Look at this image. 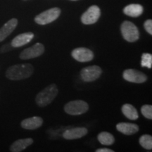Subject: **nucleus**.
Returning <instances> with one entry per match:
<instances>
[{"instance_id":"nucleus-8","label":"nucleus","mask_w":152,"mask_h":152,"mask_svg":"<svg viewBox=\"0 0 152 152\" xmlns=\"http://www.w3.org/2000/svg\"><path fill=\"white\" fill-rule=\"evenodd\" d=\"M100 15L99 7L96 5H93L82 15L81 21L85 25L94 24L99 20Z\"/></svg>"},{"instance_id":"nucleus-11","label":"nucleus","mask_w":152,"mask_h":152,"mask_svg":"<svg viewBox=\"0 0 152 152\" xmlns=\"http://www.w3.org/2000/svg\"><path fill=\"white\" fill-rule=\"evenodd\" d=\"M33 38L34 34L30 32L20 34L12 39L11 45L14 48H18V47H23L30 42Z\"/></svg>"},{"instance_id":"nucleus-12","label":"nucleus","mask_w":152,"mask_h":152,"mask_svg":"<svg viewBox=\"0 0 152 152\" xmlns=\"http://www.w3.org/2000/svg\"><path fill=\"white\" fill-rule=\"evenodd\" d=\"M87 132H88L87 129L83 127L68 129L63 132V137L66 140H76L85 136Z\"/></svg>"},{"instance_id":"nucleus-26","label":"nucleus","mask_w":152,"mask_h":152,"mask_svg":"<svg viewBox=\"0 0 152 152\" xmlns=\"http://www.w3.org/2000/svg\"><path fill=\"white\" fill-rule=\"evenodd\" d=\"M71 1H76V0H71Z\"/></svg>"},{"instance_id":"nucleus-13","label":"nucleus","mask_w":152,"mask_h":152,"mask_svg":"<svg viewBox=\"0 0 152 152\" xmlns=\"http://www.w3.org/2000/svg\"><path fill=\"white\" fill-rule=\"evenodd\" d=\"M18 25V20L16 18H11L8 22H7L0 29V42L10 35L13 31L16 29Z\"/></svg>"},{"instance_id":"nucleus-1","label":"nucleus","mask_w":152,"mask_h":152,"mask_svg":"<svg viewBox=\"0 0 152 152\" xmlns=\"http://www.w3.org/2000/svg\"><path fill=\"white\" fill-rule=\"evenodd\" d=\"M33 72L34 68L30 64H16L10 66L7 69L6 76L11 80H20L30 77Z\"/></svg>"},{"instance_id":"nucleus-9","label":"nucleus","mask_w":152,"mask_h":152,"mask_svg":"<svg viewBox=\"0 0 152 152\" xmlns=\"http://www.w3.org/2000/svg\"><path fill=\"white\" fill-rule=\"evenodd\" d=\"M123 77L125 80L133 83H144L147 80V76L135 69H127L123 71Z\"/></svg>"},{"instance_id":"nucleus-25","label":"nucleus","mask_w":152,"mask_h":152,"mask_svg":"<svg viewBox=\"0 0 152 152\" xmlns=\"http://www.w3.org/2000/svg\"><path fill=\"white\" fill-rule=\"evenodd\" d=\"M113 150H111L107 148H102V149H98L96 150V152H113Z\"/></svg>"},{"instance_id":"nucleus-22","label":"nucleus","mask_w":152,"mask_h":152,"mask_svg":"<svg viewBox=\"0 0 152 152\" xmlns=\"http://www.w3.org/2000/svg\"><path fill=\"white\" fill-rule=\"evenodd\" d=\"M142 114L147 119H152V106L146 104L142 106L141 108Z\"/></svg>"},{"instance_id":"nucleus-20","label":"nucleus","mask_w":152,"mask_h":152,"mask_svg":"<svg viewBox=\"0 0 152 152\" xmlns=\"http://www.w3.org/2000/svg\"><path fill=\"white\" fill-rule=\"evenodd\" d=\"M139 142L144 149L147 150L152 149V137L149 134H144L140 137Z\"/></svg>"},{"instance_id":"nucleus-16","label":"nucleus","mask_w":152,"mask_h":152,"mask_svg":"<svg viewBox=\"0 0 152 152\" xmlns=\"http://www.w3.org/2000/svg\"><path fill=\"white\" fill-rule=\"evenodd\" d=\"M33 143L32 138H25L17 140L11 145L10 151L11 152H20L29 147Z\"/></svg>"},{"instance_id":"nucleus-17","label":"nucleus","mask_w":152,"mask_h":152,"mask_svg":"<svg viewBox=\"0 0 152 152\" xmlns=\"http://www.w3.org/2000/svg\"><path fill=\"white\" fill-rule=\"evenodd\" d=\"M144 11V8L142 5L138 4H132L125 7L123 12L127 16L130 17H138L141 16Z\"/></svg>"},{"instance_id":"nucleus-19","label":"nucleus","mask_w":152,"mask_h":152,"mask_svg":"<svg viewBox=\"0 0 152 152\" xmlns=\"http://www.w3.org/2000/svg\"><path fill=\"white\" fill-rule=\"evenodd\" d=\"M97 139L99 142L103 145L110 146L115 142V138L113 135L108 132H102L98 134Z\"/></svg>"},{"instance_id":"nucleus-15","label":"nucleus","mask_w":152,"mask_h":152,"mask_svg":"<svg viewBox=\"0 0 152 152\" xmlns=\"http://www.w3.org/2000/svg\"><path fill=\"white\" fill-rule=\"evenodd\" d=\"M116 129L120 132L126 135H132L140 130L137 125L130 123H120L116 125Z\"/></svg>"},{"instance_id":"nucleus-10","label":"nucleus","mask_w":152,"mask_h":152,"mask_svg":"<svg viewBox=\"0 0 152 152\" xmlns=\"http://www.w3.org/2000/svg\"><path fill=\"white\" fill-rule=\"evenodd\" d=\"M71 56L74 59L79 62H88L94 58V53L90 49L85 47H78L73 49Z\"/></svg>"},{"instance_id":"nucleus-5","label":"nucleus","mask_w":152,"mask_h":152,"mask_svg":"<svg viewBox=\"0 0 152 152\" xmlns=\"http://www.w3.org/2000/svg\"><path fill=\"white\" fill-rule=\"evenodd\" d=\"M61 14L59 8L54 7L48 10L43 11L41 14L37 15L35 18V21L39 25H47L50 23L58 18Z\"/></svg>"},{"instance_id":"nucleus-21","label":"nucleus","mask_w":152,"mask_h":152,"mask_svg":"<svg viewBox=\"0 0 152 152\" xmlns=\"http://www.w3.org/2000/svg\"><path fill=\"white\" fill-rule=\"evenodd\" d=\"M141 65L142 67L151 68L152 67V55L149 53H144L142 55Z\"/></svg>"},{"instance_id":"nucleus-18","label":"nucleus","mask_w":152,"mask_h":152,"mask_svg":"<svg viewBox=\"0 0 152 152\" xmlns=\"http://www.w3.org/2000/svg\"><path fill=\"white\" fill-rule=\"evenodd\" d=\"M121 110H122L123 115H124L126 118H128V119L132 120V121H135V120L138 119L139 115L137 111V109L132 105V104H124V105L122 106Z\"/></svg>"},{"instance_id":"nucleus-24","label":"nucleus","mask_w":152,"mask_h":152,"mask_svg":"<svg viewBox=\"0 0 152 152\" xmlns=\"http://www.w3.org/2000/svg\"><path fill=\"white\" fill-rule=\"evenodd\" d=\"M14 47L11 46V44H6V45H3L2 47L0 48V53H5L9 52Z\"/></svg>"},{"instance_id":"nucleus-14","label":"nucleus","mask_w":152,"mask_h":152,"mask_svg":"<svg viewBox=\"0 0 152 152\" xmlns=\"http://www.w3.org/2000/svg\"><path fill=\"white\" fill-rule=\"evenodd\" d=\"M43 119L39 116H33L24 119L20 123L23 128L26 130H35L42 125Z\"/></svg>"},{"instance_id":"nucleus-4","label":"nucleus","mask_w":152,"mask_h":152,"mask_svg":"<svg viewBox=\"0 0 152 152\" xmlns=\"http://www.w3.org/2000/svg\"><path fill=\"white\" fill-rule=\"evenodd\" d=\"M89 109V105L83 100H75L68 102L64 106V111L71 115H79L86 113Z\"/></svg>"},{"instance_id":"nucleus-23","label":"nucleus","mask_w":152,"mask_h":152,"mask_svg":"<svg viewBox=\"0 0 152 152\" xmlns=\"http://www.w3.org/2000/svg\"><path fill=\"white\" fill-rule=\"evenodd\" d=\"M144 26L145 30L149 35H152V20L151 19L147 20L144 23Z\"/></svg>"},{"instance_id":"nucleus-2","label":"nucleus","mask_w":152,"mask_h":152,"mask_svg":"<svg viewBox=\"0 0 152 152\" xmlns=\"http://www.w3.org/2000/svg\"><path fill=\"white\" fill-rule=\"evenodd\" d=\"M58 93V89L55 84H51L37 94L36 104L40 107H45L51 104Z\"/></svg>"},{"instance_id":"nucleus-7","label":"nucleus","mask_w":152,"mask_h":152,"mask_svg":"<svg viewBox=\"0 0 152 152\" xmlns=\"http://www.w3.org/2000/svg\"><path fill=\"white\" fill-rule=\"evenodd\" d=\"M44 52H45V47L42 43L38 42L34 45L33 46L24 49L20 53L19 57L20 59L23 60L32 59V58L40 56L43 54Z\"/></svg>"},{"instance_id":"nucleus-6","label":"nucleus","mask_w":152,"mask_h":152,"mask_svg":"<svg viewBox=\"0 0 152 152\" xmlns=\"http://www.w3.org/2000/svg\"><path fill=\"white\" fill-rule=\"evenodd\" d=\"M102 73V68L99 66L94 65L83 68L80 72V76L83 81L90 83L99 78Z\"/></svg>"},{"instance_id":"nucleus-3","label":"nucleus","mask_w":152,"mask_h":152,"mask_svg":"<svg viewBox=\"0 0 152 152\" xmlns=\"http://www.w3.org/2000/svg\"><path fill=\"white\" fill-rule=\"evenodd\" d=\"M121 31L124 39L128 42H134L140 38L138 28L130 21H124L121 26Z\"/></svg>"}]
</instances>
